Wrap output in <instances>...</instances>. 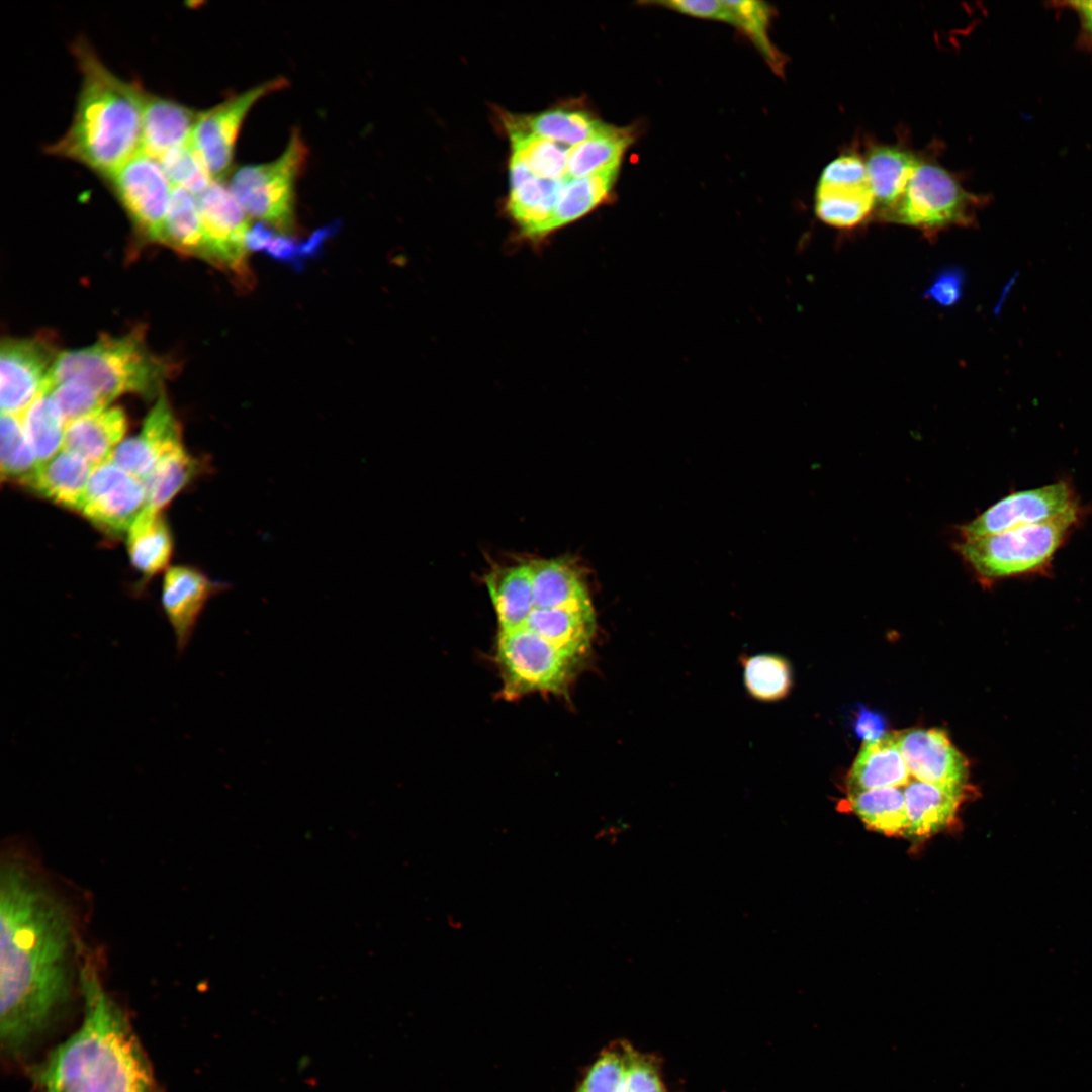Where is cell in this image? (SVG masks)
<instances>
[{
  "label": "cell",
  "instance_id": "obj_11",
  "mask_svg": "<svg viewBox=\"0 0 1092 1092\" xmlns=\"http://www.w3.org/2000/svg\"><path fill=\"white\" fill-rule=\"evenodd\" d=\"M196 196L204 234L202 258L250 282L248 215L220 180H213Z\"/></svg>",
  "mask_w": 1092,
  "mask_h": 1092
},
{
  "label": "cell",
  "instance_id": "obj_29",
  "mask_svg": "<svg viewBox=\"0 0 1092 1092\" xmlns=\"http://www.w3.org/2000/svg\"><path fill=\"white\" fill-rule=\"evenodd\" d=\"M504 123L507 130L525 131L568 147L582 143L604 125L589 112L565 106L532 115L508 114Z\"/></svg>",
  "mask_w": 1092,
  "mask_h": 1092
},
{
  "label": "cell",
  "instance_id": "obj_5",
  "mask_svg": "<svg viewBox=\"0 0 1092 1092\" xmlns=\"http://www.w3.org/2000/svg\"><path fill=\"white\" fill-rule=\"evenodd\" d=\"M1080 509L1049 522L1022 526L973 540H963L957 550L983 580L1041 574L1072 533Z\"/></svg>",
  "mask_w": 1092,
  "mask_h": 1092
},
{
  "label": "cell",
  "instance_id": "obj_17",
  "mask_svg": "<svg viewBox=\"0 0 1092 1092\" xmlns=\"http://www.w3.org/2000/svg\"><path fill=\"white\" fill-rule=\"evenodd\" d=\"M898 745L915 780L947 787H965L969 776L964 755L938 729H913L897 734Z\"/></svg>",
  "mask_w": 1092,
  "mask_h": 1092
},
{
  "label": "cell",
  "instance_id": "obj_43",
  "mask_svg": "<svg viewBox=\"0 0 1092 1092\" xmlns=\"http://www.w3.org/2000/svg\"><path fill=\"white\" fill-rule=\"evenodd\" d=\"M47 393L59 407L66 425L109 404L92 389L73 381L60 383Z\"/></svg>",
  "mask_w": 1092,
  "mask_h": 1092
},
{
  "label": "cell",
  "instance_id": "obj_32",
  "mask_svg": "<svg viewBox=\"0 0 1092 1092\" xmlns=\"http://www.w3.org/2000/svg\"><path fill=\"white\" fill-rule=\"evenodd\" d=\"M631 127L605 124L582 143L570 148L567 176L581 178L620 167L622 158L634 141Z\"/></svg>",
  "mask_w": 1092,
  "mask_h": 1092
},
{
  "label": "cell",
  "instance_id": "obj_38",
  "mask_svg": "<svg viewBox=\"0 0 1092 1092\" xmlns=\"http://www.w3.org/2000/svg\"><path fill=\"white\" fill-rule=\"evenodd\" d=\"M1 477L29 487L39 463L25 435L21 416L1 414Z\"/></svg>",
  "mask_w": 1092,
  "mask_h": 1092
},
{
  "label": "cell",
  "instance_id": "obj_40",
  "mask_svg": "<svg viewBox=\"0 0 1092 1092\" xmlns=\"http://www.w3.org/2000/svg\"><path fill=\"white\" fill-rule=\"evenodd\" d=\"M726 4L731 14L730 24L753 42L777 73H783L785 59L768 36L771 8L766 3L755 0H726Z\"/></svg>",
  "mask_w": 1092,
  "mask_h": 1092
},
{
  "label": "cell",
  "instance_id": "obj_14",
  "mask_svg": "<svg viewBox=\"0 0 1092 1092\" xmlns=\"http://www.w3.org/2000/svg\"><path fill=\"white\" fill-rule=\"evenodd\" d=\"M40 338L5 339L0 351V406L2 414L21 416L49 390L58 358Z\"/></svg>",
  "mask_w": 1092,
  "mask_h": 1092
},
{
  "label": "cell",
  "instance_id": "obj_37",
  "mask_svg": "<svg viewBox=\"0 0 1092 1092\" xmlns=\"http://www.w3.org/2000/svg\"><path fill=\"white\" fill-rule=\"evenodd\" d=\"M21 421L39 465L63 449L66 423L49 393L35 399Z\"/></svg>",
  "mask_w": 1092,
  "mask_h": 1092
},
{
  "label": "cell",
  "instance_id": "obj_30",
  "mask_svg": "<svg viewBox=\"0 0 1092 1092\" xmlns=\"http://www.w3.org/2000/svg\"><path fill=\"white\" fill-rule=\"evenodd\" d=\"M127 532L129 559L140 573L151 577L167 566L172 536L161 511L145 508Z\"/></svg>",
  "mask_w": 1092,
  "mask_h": 1092
},
{
  "label": "cell",
  "instance_id": "obj_12",
  "mask_svg": "<svg viewBox=\"0 0 1092 1092\" xmlns=\"http://www.w3.org/2000/svg\"><path fill=\"white\" fill-rule=\"evenodd\" d=\"M875 196L863 158L854 153L841 154L829 162L820 174L814 210L827 225L852 229L875 212Z\"/></svg>",
  "mask_w": 1092,
  "mask_h": 1092
},
{
  "label": "cell",
  "instance_id": "obj_2",
  "mask_svg": "<svg viewBox=\"0 0 1092 1092\" xmlns=\"http://www.w3.org/2000/svg\"><path fill=\"white\" fill-rule=\"evenodd\" d=\"M97 953L81 975L83 1019L27 1074L38 1092H161L129 1018L105 987Z\"/></svg>",
  "mask_w": 1092,
  "mask_h": 1092
},
{
  "label": "cell",
  "instance_id": "obj_44",
  "mask_svg": "<svg viewBox=\"0 0 1092 1092\" xmlns=\"http://www.w3.org/2000/svg\"><path fill=\"white\" fill-rule=\"evenodd\" d=\"M653 4L695 18L722 21L728 24L731 21L726 0H668L654 1Z\"/></svg>",
  "mask_w": 1092,
  "mask_h": 1092
},
{
  "label": "cell",
  "instance_id": "obj_41",
  "mask_svg": "<svg viewBox=\"0 0 1092 1092\" xmlns=\"http://www.w3.org/2000/svg\"><path fill=\"white\" fill-rule=\"evenodd\" d=\"M745 685L752 696L760 700L784 697L791 686V669L784 658L757 655L745 664Z\"/></svg>",
  "mask_w": 1092,
  "mask_h": 1092
},
{
  "label": "cell",
  "instance_id": "obj_4",
  "mask_svg": "<svg viewBox=\"0 0 1092 1092\" xmlns=\"http://www.w3.org/2000/svg\"><path fill=\"white\" fill-rule=\"evenodd\" d=\"M168 370L161 358L146 346L139 332L120 337L104 336L92 345L59 354L49 390L73 381L80 383L110 403L123 393L154 396ZM48 390V392H49Z\"/></svg>",
  "mask_w": 1092,
  "mask_h": 1092
},
{
  "label": "cell",
  "instance_id": "obj_46",
  "mask_svg": "<svg viewBox=\"0 0 1092 1092\" xmlns=\"http://www.w3.org/2000/svg\"><path fill=\"white\" fill-rule=\"evenodd\" d=\"M854 730L866 743L873 742L886 735V721L880 713L860 707L856 714Z\"/></svg>",
  "mask_w": 1092,
  "mask_h": 1092
},
{
  "label": "cell",
  "instance_id": "obj_25",
  "mask_svg": "<svg viewBox=\"0 0 1092 1092\" xmlns=\"http://www.w3.org/2000/svg\"><path fill=\"white\" fill-rule=\"evenodd\" d=\"M95 466L62 449L40 464L28 488L64 508L79 511Z\"/></svg>",
  "mask_w": 1092,
  "mask_h": 1092
},
{
  "label": "cell",
  "instance_id": "obj_21",
  "mask_svg": "<svg viewBox=\"0 0 1092 1092\" xmlns=\"http://www.w3.org/2000/svg\"><path fill=\"white\" fill-rule=\"evenodd\" d=\"M127 430V418L119 406H105L66 425L63 449L97 466L110 460Z\"/></svg>",
  "mask_w": 1092,
  "mask_h": 1092
},
{
  "label": "cell",
  "instance_id": "obj_34",
  "mask_svg": "<svg viewBox=\"0 0 1092 1092\" xmlns=\"http://www.w3.org/2000/svg\"><path fill=\"white\" fill-rule=\"evenodd\" d=\"M161 243L185 255L203 257V226L197 196L191 191L173 186Z\"/></svg>",
  "mask_w": 1092,
  "mask_h": 1092
},
{
  "label": "cell",
  "instance_id": "obj_39",
  "mask_svg": "<svg viewBox=\"0 0 1092 1092\" xmlns=\"http://www.w3.org/2000/svg\"><path fill=\"white\" fill-rule=\"evenodd\" d=\"M139 450L155 463L182 445L181 427L165 395L160 394L141 432L131 437Z\"/></svg>",
  "mask_w": 1092,
  "mask_h": 1092
},
{
  "label": "cell",
  "instance_id": "obj_13",
  "mask_svg": "<svg viewBox=\"0 0 1092 1092\" xmlns=\"http://www.w3.org/2000/svg\"><path fill=\"white\" fill-rule=\"evenodd\" d=\"M1079 508L1076 493L1067 481L1012 492L961 527L964 540L1001 533L1010 529L1055 520Z\"/></svg>",
  "mask_w": 1092,
  "mask_h": 1092
},
{
  "label": "cell",
  "instance_id": "obj_35",
  "mask_svg": "<svg viewBox=\"0 0 1092 1092\" xmlns=\"http://www.w3.org/2000/svg\"><path fill=\"white\" fill-rule=\"evenodd\" d=\"M202 469L183 446L164 456L143 482L146 508L161 511Z\"/></svg>",
  "mask_w": 1092,
  "mask_h": 1092
},
{
  "label": "cell",
  "instance_id": "obj_47",
  "mask_svg": "<svg viewBox=\"0 0 1092 1092\" xmlns=\"http://www.w3.org/2000/svg\"><path fill=\"white\" fill-rule=\"evenodd\" d=\"M1081 18L1085 30L1092 36V0L1069 3Z\"/></svg>",
  "mask_w": 1092,
  "mask_h": 1092
},
{
  "label": "cell",
  "instance_id": "obj_24",
  "mask_svg": "<svg viewBox=\"0 0 1092 1092\" xmlns=\"http://www.w3.org/2000/svg\"><path fill=\"white\" fill-rule=\"evenodd\" d=\"M535 608L593 609L589 593L577 567L565 558L529 562Z\"/></svg>",
  "mask_w": 1092,
  "mask_h": 1092
},
{
  "label": "cell",
  "instance_id": "obj_6",
  "mask_svg": "<svg viewBox=\"0 0 1092 1092\" xmlns=\"http://www.w3.org/2000/svg\"><path fill=\"white\" fill-rule=\"evenodd\" d=\"M981 203L952 173L921 158L903 194L876 218L915 228L930 239L951 226H971Z\"/></svg>",
  "mask_w": 1092,
  "mask_h": 1092
},
{
  "label": "cell",
  "instance_id": "obj_23",
  "mask_svg": "<svg viewBox=\"0 0 1092 1092\" xmlns=\"http://www.w3.org/2000/svg\"><path fill=\"white\" fill-rule=\"evenodd\" d=\"M863 160L878 217L890 209L903 194L921 157L904 146L882 144L871 146Z\"/></svg>",
  "mask_w": 1092,
  "mask_h": 1092
},
{
  "label": "cell",
  "instance_id": "obj_36",
  "mask_svg": "<svg viewBox=\"0 0 1092 1092\" xmlns=\"http://www.w3.org/2000/svg\"><path fill=\"white\" fill-rule=\"evenodd\" d=\"M512 156L519 159L539 178L559 180L567 176L571 147L534 134L508 129Z\"/></svg>",
  "mask_w": 1092,
  "mask_h": 1092
},
{
  "label": "cell",
  "instance_id": "obj_16",
  "mask_svg": "<svg viewBox=\"0 0 1092 1092\" xmlns=\"http://www.w3.org/2000/svg\"><path fill=\"white\" fill-rule=\"evenodd\" d=\"M145 508L144 483L107 461L94 467L79 512L104 532L118 535Z\"/></svg>",
  "mask_w": 1092,
  "mask_h": 1092
},
{
  "label": "cell",
  "instance_id": "obj_9",
  "mask_svg": "<svg viewBox=\"0 0 1092 1092\" xmlns=\"http://www.w3.org/2000/svg\"><path fill=\"white\" fill-rule=\"evenodd\" d=\"M105 180L138 233L161 243L173 185L160 162L141 151Z\"/></svg>",
  "mask_w": 1092,
  "mask_h": 1092
},
{
  "label": "cell",
  "instance_id": "obj_27",
  "mask_svg": "<svg viewBox=\"0 0 1092 1092\" xmlns=\"http://www.w3.org/2000/svg\"><path fill=\"white\" fill-rule=\"evenodd\" d=\"M910 772L901 754L897 734L867 742L849 771L851 792L906 786Z\"/></svg>",
  "mask_w": 1092,
  "mask_h": 1092
},
{
  "label": "cell",
  "instance_id": "obj_26",
  "mask_svg": "<svg viewBox=\"0 0 1092 1092\" xmlns=\"http://www.w3.org/2000/svg\"><path fill=\"white\" fill-rule=\"evenodd\" d=\"M499 631L524 627L535 608L530 563L493 569L485 577Z\"/></svg>",
  "mask_w": 1092,
  "mask_h": 1092
},
{
  "label": "cell",
  "instance_id": "obj_8",
  "mask_svg": "<svg viewBox=\"0 0 1092 1092\" xmlns=\"http://www.w3.org/2000/svg\"><path fill=\"white\" fill-rule=\"evenodd\" d=\"M306 158L307 147L299 131L293 130L277 159L240 168L233 175L229 189L249 218L260 219L281 234H290L295 228V183Z\"/></svg>",
  "mask_w": 1092,
  "mask_h": 1092
},
{
  "label": "cell",
  "instance_id": "obj_3",
  "mask_svg": "<svg viewBox=\"0 0 1092 1092\" xmlns=\"http://www.w3.org/2000/svg\"><path fill=\"white\" fill-rule=\"evenodd\" d=\"M73 53L81 87L71 125L47 152L74 160L108 178L141 152L146 91L111 72L86 39Z\"/></svg>",
  "mask_w": 1092,
  "mask_h": 1092
},
{
  "label": "cell",
  "instance_id": "obj_42",
  "mask_svg": "<svg viewBox=\"0 0 1092 1092\" xmlns=\"http://www.w3.org/2000/svg\"><path fill=\"white\" fill-rule=\"evenodd\" d=\"M173 186L200 194L214 180L191 144L174 149L158 160Z\"/></svg>",
  "mask_w": 1092,
  "mask_h": 1092
},
{
  "label": "cell",
  "instance_id": "obj_19",
  "mask_svg": "<svg viewBox=\"0 0 1092 1092\" xmlns=\"http://www.w3.org/2000/svg\"><path fill=\"white\" fill-rule=\"evenodd\" d=\"M218 590V584L193 567L175 566L167 570L161 603L179 654L188 646L207 601Z\"/></svg>",
  "mask_w": 1092,
  "mask_h": 1092
},
{
  "label": "cell",
  "instance_id": "obj_45",
  "mask_svg": "<svg viewBox=\"0 0 1092 1092\" xmlns=\"http://www.w3.org/2000/svg\"><path fill=\"white\" fill-rule=\"evenodd\" d=\"M965 275L961 268H945L935 276L924 296L940 306L954 305L962 297Z\"/></svg>",
  "mask_w": 1092,
  "mask_h": 1092
},
{
  "label": "cell",
  "instance_id": "obj_7",
  "mask_svg": "<svg viewBox=\"0 0 1092 1092\" xmlns=\"http://www.w3.org/2000/svg\"><path fill=\"white\" fill-rule=\"evenodd\" d=\"M581 660L526 626L499 631L495 661L502 696L513 700L537 692L565 695Z\"/></svg>",
  "mask_w": 1092,
  "mask_h": 1092
},
{
  "label": "cell",
  "instance_id": "obj_18",
  "mask_svg": "<svg viewBox=\"0 0 1092 1092\" xmlns=\"http://www.w3.org/2000/svg\"><path fill=\"white\" fill-rule=\"evenodd\" d=\"M568 176L559 180L539 178L516 157L510 160V192L507 210L519 235L538 243L548 237L550 221L561 187Z\"/></svg>",
  "mask_w": 1092,
  "mask_h": 1092
},
{
  "label": "cell",
  "instance_id": "obj_1",
  "mask_svg": "<svg viewBox=\"0 0 1092 1092\" xmlns=\"http://www.w3.org/2000/svg\"><path fill=\"white\" fill-rule=\"evenodd\" d=\"M73 895L27 849L0 861V1040L9 1063L28 1060L63 1020L91 950Z\"/></svg>",
  "mask_w": 1092,
  "mask_h": 1092
},
{
  "label": "cell",
  "instance_id": "obj_20",
  "mask_svg": "<svg viewBox=\"0 0 1092 1092\" xmlns=\"http://www.w3.org/2000/svg\"><path fill=\"white\" fill-rule=\"evenodd\" d=\"M198 112L173 99L146 93L141 151L160 160L190 143Z\"/></svg>",
  "mask_w": 1092,
  "mask_h": 1092
},
{
  "label": "cell",
  "instance_id": "obj_31",
  "mask_svg": "<svg viewBox=\"0 0 1092 1092\" xmlns=\"http://www.w3.org/2000/svg\"><path fill=\"white\" fill-rule=\"evenodd\" d=\"M620 167L581 177L567 178L561 187L550 221V233H554L590 213L612 194Z\"/></svg>",
  "mask_w": 1092,
  "mask_h": 1092
},
{
  "label": "cell",
  "instance_id": "obj_22",
  "mask_svg": "<svg viewBox=\"0 0 1092 1092\" xmlns=\"http://www.w3.org/2000/svg\"><path fill=\"white\" fill-rule=\"evenodd\" d=\"M964 795L965 787L910 781L904 788L907 835L928 837L946 828L954 821Z\"/></svg>",
  "mask_w": 1092,
  "mask_h": 1092
},
{
  "label": "cell",
  "instance_id": "obj_33",
  "mask_svg": "<svg viewBox=\"0 0 1092 1092\" xmlns=\"http://www.w3.org/2000/svg\"><path fill=\"white\" fill-rule=\"evenodd\" d=\"M846 803L871 829L889 836L907 835L904 789L887 787L851 792Z\"/></svg>",
  "mask_w": 1092,
  "mask_h": 1092
},
{
  "label": "cell",
  "instance_id": "obj_28",
  "mask_svg": "<svg viewBox=\"0 0 1092 1092\" xmlns=\"http://www.w3.org/2000/svg\"><path fill=\"white\" fill-rule=\"evenodd\" d=\"M525 626L557 648L582 659L592 645L596 619L594 609L534 608Z\"/></svg>",
  "mask_w": 1092,
  "mask_h": 1092
},
{
  "label": "cell",
  "instance_id": "obj_10",
  "mask_svg": "<svg viewBox=\"0 0 1092 1092\" xmlns=\"http://www.w3.org/2000/svg\"><path fill=\"white\" fill-rule=\"evenodd\" d=\"M285 86L287 80L277 77L198 113L190 144L214 180H220L230 170L239 132L251 108Z\"/></svg>",
  "mask_w": 1092,
  "mask_h": 1092
},
{
  "label": "cell",
  "instance_id": "obj_15",
  "mask_svg": "<svg viewBox=\"0 0 1092 1092\" xmlns=\"http://www.w3.org/2000/svg\"><path fill=\"white\" fill-rule=\"evenodd\" d=\"M574 1092H671L663 1061L619 1039L603 1049L585 1070Z\"/></svg>",
  "mask_w": 1092,
  "mask_h": 1092
}]
</instances>
